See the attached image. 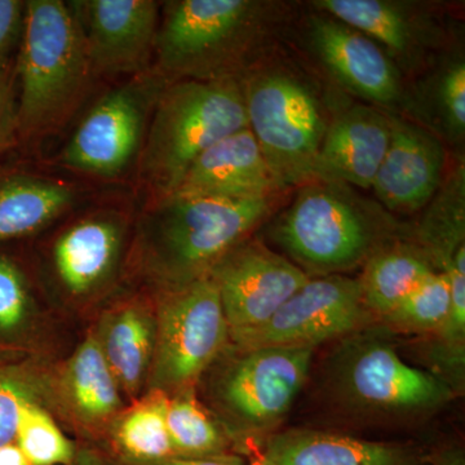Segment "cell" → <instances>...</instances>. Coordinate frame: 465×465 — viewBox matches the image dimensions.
<instances>
[{
	"label": "cell",
	"mask_w": 465,
	"mask_h": 465,
	"mask_svg": "<svg viewBox=\"0 0 465 465\" xmlns=\"http://www.w3.org/2000/svg\"><path fill=\"white\" fill-rule=\"evenodd\" d=\"M367 316L361 281L344 275L311 280L256 329L231 336L234 349L309 347L342 338Z\"/></svg>",
	"instance_id": "obj_10"
},
{
	"label": "cell",
	"mask_w": 465,
	"mask_h": 465,
	"mask_svg": "<svg viewBox=\"0 0 465 465\" xmlns=\"http://www.w3.org/2000/svg\"><path fill=\"white\" fill-rule=\"evenodd\" d=\"M262 23L264 5L252 0L167 3L155 38L159 67L182 81L232 78Z\"/></svg>",
	"instance_id": "obj_4"
},
{
	"label": "cell",
	"mask_w": 465,
	"mask_h": 465,
	"mask_svg": "<svg viewBox=\"0 0 465 465\" xmlns=\"http://www.w3.org/2000/svg\"><path fill=\"white\" fill-rule=\"evenodd\" d=\"M25 3L0 0V63L8 60L9 52L16 45L24 29Z\"/></svg>",
	"instance_id": "obj_34"
},
{
	"label": "cell",
	"mask_w": 465,
	"mask_h": 465,
	"mask_svg": "<svg viewBox=\"0 0 465 465\" xmlns=\"http://www.w3.org/2000/svg\"><path fill=\"white\" fill-rule=\"evenodd\" d=\"M16 67L11 61L0 63V153L14 143L18 127Z\"/></svg>",
	"instance_id": "obj_33"
},
{
	"label": "cell",
	"mask_w": 465,
	"mask_h": 465,
	"mask_svg": "<svg viewBox=\"0 0 465 465\" xmlns=\"http://www.w3.org/2000/svg\"><path fill=\"white\" fill-rule=\"evenodd\" d=\"M70 465H106L105 460L96 451L88 448L75 450L74 458Z\"/></svg>",
	"instance_id": "obj_38"
},
{
	"label": "cell",
	"mask_w": 465,
	"mask_h": 465,
	"mask_svg": "<svg viewBox=\"0 0 465 465\" xmlns=\"http://www.w3.org/2000/svg\"><path fill=\"white\" fill-rule=\"evenodd\" d=\"M74 200L69 185L26 174L0 177V242L38 232Z\"/></svg>",
	"instance_id": "obj_21"
},
{
	"label": "cell",
	"mask_w": 465,
	"mask_h": 465,
	"mask_svg": "<svg viewBox=\"0 0 465 465\" xmlns=\"http://www.w3.org/2000/svg\"><path fill=\"white\" fill-rule=\"evenodd\" d=\"M278 188L255 136L244 128L202 153L171 195L251 200Z\"/></svg>",
	"instance_id": "obj_15"
},
{
	"label": "cell",
	"mask_w": 465,
	"mask_h": 465,
	"mask_svg": "<svg viewBox=\"0 0 465 465\" xmlns=\"http://www.w3.org/2000/svg\"><path fill=\"white\" fill-rule=\"evenodd\" d=\"M75 5L92 69L133 74L146 66L157 38V3L90 0Z\"/></svg>",
	"instance_id": "obj_12"
},
{
	"label": "cell",
	"mask_w": 465,
	"mask_h": 465,
	"mask_svg": "<svg viewBox=\"0 0 465 465\" xmlns=\"http://www.w3.org/2000/svg\"><path fill=\"white\" fill-rule=\"evenodd\" d=\"M415 450L318 430L269 434L258 465H423Z\"/></svg>",
	"instance_id": "obj_18"
},
{
	"label": "cell",
	"mask_w": 465,
	"mask_h": 465,
	"mask_svg": "<svg viewBox=\"0 0 465 465\" xmlns=\"http://www.w3.org/2000/svg\"><path fill=\"white\" fill-rule=\"evenodd\" d=\"M356 338L342 345L332 367L333 391L345 405L365 414L414 418L457 396L439 375L405 362L387 339Z\"/></svg>",
	"instance_id": "obj_7"
},
{
	"label": "cell",
	"mask_w": 465,
	"mask_h": 465,
	"mask_svg": "<svg viewBox=\"0 0 465 465\" xmlns=\"http://www.w3.org/2000/svg\"><path fill=\"white\" fill-rule=\"evenodd\" d=\"M35 308L20 266L0 255V349H15L26 341Z\"/></svg>",
	"instance_id": "obj_30"
},
{
	"label": "cell",
	"mask_w": 465,
	"mask_h": 465,
	"mask_svg": "<svg viewBox=\"0 0 465 465\" xmlns=\"http://www.w3.org/2000/svg\"><path fill=\"white\" fill-rule=\"evenodd\" d=\"M166 424L174 454L180 457H213L225 454V430L211 418L192 390L167 397Z\"/></svg>",
	"instance_id": "obj_27"
},
{
	"label": "cell",
	"mask_w": 465,
	"mask_h": 465,
	"mask_svg": "<svg viewBox=\"0 0 465 465\" xmlns=\"http://www.w3.org/2000/svg\"><path fill=\"white\" fill-rule=\"evenodd\" d=\"M0 465H30L16 443L0 446Z\"/></svg>",
	"instance_id": "obj_37"
},
{
	"label": "cell",
	"mask_w": 465,
	"mask_h": 465,
	"mask_svg": "<svg viewBox=\"0 0 465 465\" xmlns=\"http://www.w3.org/2000/svg\"><path fill=\"white\" fill-rule=\"evenodd\" d=\"M309 36L324 66L349 91L381 105L400 100L396 66L365 34L332 17H313Z\"/></svg>",
	"instance_id": "obj_14"
},
{
	"label": "cell",
	"mask_w": 465,
	"mask_h": 465,
	"mask_svg": "<svg viewBox=\"0 0 465 465\" xmlns=\"http://www.w3.org/2000/svg\"><path fill=\"white\" fill-rule=\"evenodd\" d=\"M243 96L250 131L280 188L314 179L327 125L311 90L293 76L268 73L251 79Z\"/></svg>",
	"instance_id": "obj_8"
},
{
	"label": "cell",
	"mask_w": 465,
	"mask_h": 465,
	"mask_svg": "<svg viewBox=\"0 0 465 465\" xmlns=\"http://www.w3.org/2000/svg\"><path fill=\"white\" fill-rule=\"evenodd\" d=\"M275 237L296 262L318 273L353 268L372 244L371 226L362 211L331 183L302 189Z\"/></svg>",
	"instance_id": "obj_9"
},
{
	"label": "cell",
	"mask_w": 465,
	"mask_h": 465,
	"mask_svg": "<svg viewBox=\"0 0 465 465\" xmlns=\"http://www.w3.org/2000/svg\"><path fill=\"white\" fill-rule=\"evenodd\" d=\"M445 152L436 137L399 119H391V142L372 183L379 200L396 213H414L436 194Z\"/></svg>",
	"instance_id": "obj_16"
},
{
	"label": "cell",
	"mask_w": 465,
	"mask_h": 465,
	"mask_svg": "<svg viewBox=\"0 0 465 465\" xmlns=\"http://www.w3.org/2000/svg\"><path fill=\"white\" fill-rule=\"evenodd\" d=\"M433 272L424 256L410 250H391L374 256L360 278L367 312L387 317Z\"/></svg>",
	"instance_id": "obj_24"
},
{
	"label": "cell",
	"mask_w": 465,
	"mask_h": 465,
	"mask_svg": "<svg viewBox=\"0 0 465 465\" xmlns=\"http://www.w3.org/2000/svg\"><path fill=\"white\" fill-rule=\"evenodd\" d=\"M125 465H247L243 458L240 455L225 454L213 455V457H180V455H173V457L161 459L157 461H150V463H124Z\"/></svg>",
	"instance_id": "obj_35"
},
{
	"label": "cell",
	"mask_w": 465,
	"mask_h": 465,
	"mask_svg": "<svg viewBox=\"0 0 465 465\" xmlns=\"http://www.w3.org/2000/svg\"><path fill=\"white\" fill-rule=\"evenodd\" d=\"M314 7L409 58L421 42L418 17L402 3L387 0H318Z\"/></svg>",
	"instance_id": "obj_23"
},
{
	"label": "cell",
	"mask_w": 465,
	"mask_h": 465,
	"mask_svg": "<svg viewBox=\"0 0 465 465\" xmlns=\"http://www.w3.org/2000/svg\"><path fill=\"white\" fill-rule=\"evenodd\" d=\"M18 127L45 133L75 108L92 69L81 23L60 0L25 3L16 64Z\"/></svg>",
	"instance_id": "obj_1"
},
{
	"label": "cell",
	"mask_w": 465,
	"mask_h": 465,
	"mask_svg": "<svg viewBox=\"0 0 465 465\" xmlns=\"http://www.w3.org/2000/svg\"><path fill=\"white\" fill-rule=\"evenodd\" d=\"M313 354L309 347L232 348L211 385L229 432L244 437L272 432L307 382Z\"/></svg>",
	"instance_id": "obj_5"
},
{
	"label": "cell",
	"mask_w": 465,
	"mask_h": 465,
	"mask_svg": "<svg viewBox=\"0 0 465 465\" xmlns=\"http://www.w3.org/2000/svg\"><path fill=\"white\" fill-rule=\"evenodd\" d=\"M464 170L455 174L448 188L424 220L421 237L430 255L446 275L465 274Z\"/></svg>",
	"instance_id": "obj_26"
},
{
	"label": "cell",
	"mask_w": 465,
	"mask_h": 465,
	"mask_svg": "<svg viewBox=\"0 0 465 465\" xmlns=\"http://www.w3.org/2000/svg\"><path fill=\"white\" fill-rule=\"evenodd\" d=\"M228 344V322L210 275L170 289L155 318L150 390L167 396L192 390Z\"/></svg>",
	"instance_id": "obj_6"
},
{
	"label": "cell",
	"mask_w": 465,
	"mask_h": 465,
	"mask_svg": "<svg viewBox=\"0 0 465 465\" xmlns=\"http://www.w3.org/2000/svg\"><path fill=\"white\" fill-rule=\"evenodd\" d=\"M96 336L119 390L134 396L149 376L155 318L142 305H124L104 320Z\"/></svg>",
	"instance_id": "obj_20"
},
{
	"label": "cell",
	"mask_w": 465,
	"mask_h": 465,
	"mask_svg": "<svg viewBox=\"0 0 465 465\" xmlns=\"http://www.w3.org/2000/svg\"><path fill=\"white\" fill-rule=\"evenodd\" d=\"M122 231L113 220L88 219L67 229L54 249V269L66 291L87 295L114 271Z\"/></svg>",
	"instance_id": "obj_19"
},
{
	"label": "cell",
	"mask_w": 465,
	"mask_h": 465,
	"mask_svg": "<svg viewBox=\"0 0 465 465\" xmlns=\"http://www.w3.org/2000/svg\"><path fill=\"white\" fill-rule=\"evenodd\" d=\"M63 384L67 402L84 424H105L121 411V390L97 336H88L76 348L67 361Z\"/></svg>",
	"instance_id": "obj_22"
},
{
	"label": "cell",
	"mask_w": 465,
	"mask_h": 465,
	"mask_svg": "<svg viewBox=\"0 0 465 465\" xmlns=\"http://www.w3.org/2000/svg\"><path fill=\"white\" fill-rule=\"evenodd\" d=\"M167 397L153 391L115 419L113 440L124 463H150L176 455L167 430Z\"/></svg>",
	"instance_id": "obj_25"
},
{
	"label": "cell",
	"mask_w": 465,
	"mask_h": 465,
	"mask_svg": "<svg viewBox=\"0 0 465 465\" xmlns=\"http://www.w3.org/2000/svg\"><path fill=\"white\" fill-rule=\"evenodd\" d=\"M269 213L268 198H164L143 232L146 264L170 289L211 269Z\"/></svg>",
	"instance_id": "obj_2"
},
{
	"label": "cell",
	"mask_w": 465,
	"mask_h": 465,
	"mask_svg": "<svg viewBox=\"0 0 465 465\" xmlns=\"http://www.w3.org/2000/svg\"><path fill=\"white\" fill-rule=\"evenodd\" d=\"M244 128L243 90L234 79H183L159 94L143 170L168 197L202 153Z\"/></svg>",
	"instance_id": "obj_3"
},
{
	"label": "cell",
	"mask_w": 465,
	"mask_h": 465,
	"mask_svg": "<svg viewBox=\"0 0 465 465\" xmlns=\"http://www.w3.org/2000/svg\"><path fill=\"white\" fill-rule=\"evenodd\" d=\"M391 142V119L356 106L327 127L314 162L313 177L327 183L370 189Z\"/></svg>",
	"instance_id": "obj_17"
},
{
	"label": "cell",
	"mask_w": 465,
	"mask_h": 465,
	"mask_svg": "<svg viewBox=\"0 0 465 465\" xmlns=\"http://www.w3.org/2000/svg\"><path fill=\"white\" fill-rule=\"evenodd\" d=\"M450 312L451 287L448 275L434 271L382 320L402 331L434 335L448 321Z\"/></svg>",
	"instance_id": "obj_28"
},
{
	"label": "cell",
	"mask_w": 465,
	"mask_h": 465,
	"mask_svg": "<svg viewBox=\"0 0 465 465\" xmlns=\"http://www.w3.org/2000/svg\"><path fill=\"white\" fill-rule=\"evenodd\" d=\"M437 110L450 136L463 140L465 133V65L455 61L443 70L434 92Z\"/></svg>",
	"instance_id": "obj_32"
},
{
	"label": "cell",
	"mask_w": 465,
	"mask_h": 465,
	"mask_svg": "<svg viewBox=\"0 0 465 465\" xmlns=\"http://www.w3.org/2000/svg\"><path fill=\"white\" fill-rule=\"evenodd\" d=\"M42 372L27 361H0V446L15 442L18 412L30 402L42 403Z\"/></svg>",
	"instance_id": "obj_31"
},
{
	"label": "cell",
	"mask_w": 465,
	"mask_h": 465,
	"mask_svg": "<svg viewBox=\"0 0 465 465\" xmlns=\"http://www.w3.org/2000/svg\"><path fill=\"white\" fill-rule=\"evenodd\" d=\"M432 465H465L464 450L459 445H449L434 450L428 457Z\"/></svg>",
	"instance_id": "obj_36"
},
{
	"label": "cell",
	"mask_w": 465,
	"mask_h": 465,
	"mask_svg": "<svg viewBox=\"0 0 465 465\" xmlns=\"http://www.w3.org/2000/svg\"><path fill=\"white\" fill-rule=\"evenodd\" d=\"M143 99L137 87H124L104 96L67 143L64 163L101 176H114L124 170L142 142Z\"/></svg>",
	"instance_id": "obj_13"
},
{
	"label": "cell",
	"mask_w": 465,
	"mask_h": 465,
	"mask_svg": "<svg viewBox=\"0 0 465 465\" xmlns=\"http://www.w3.org/2000/svg\"><path fill=\"white\" fill-rule=\"evenodd\" d=\"M15 443L30 465H70L76 450L39 402L18 412Z\"/></svg>",
	"instance_id": "obj_29"
},
{
	"label": "cell",
	"mask_w": 465,
	"mask_h": 465,
	"mask_svg": "<svg viewBox=\"0 0 465 465\" xmlns=\"http://www.w3.org/2000/svg\"><path fill=\"white\" fill-rule=\"evenodd\" d=\"M222 300L229 338L265 323L308 282V274L259 242H241L210 272Z\"/></svg>",
	"instance_id": "obj_11"
}]
</instances>
